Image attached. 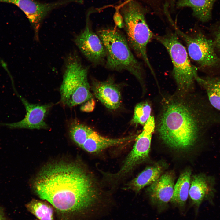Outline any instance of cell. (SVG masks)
Returning <instances> with one entry per match:
<instances>
[{"label":"cell","mask_w":220,"mask_h":220,"mask_svg":"<svg viewBox=\"0 0 220 220\" xmlns=\"http://www.w3.org/2000/svg\"><path fill=\"white\" fill-rule=\"evenodd\" d=\"M33 188L41 199L47 200L62 215L88 211L100 196L91 175L78 163L59 161L48 164L35 179Z\"/></svg>","instance_id":"cell-1"},{"label":"cell","mask_w":220,"mask_h":220,"mask_svg":"<svg viewBox=\"0 0 220 220\" xmlns=\"http://www.w3.org/2000/svg\"><path fill=\"white\" fill-rule=\"evenodd\" d=\"M188 94L179 93L165 100L157 126L161 141L178 150L191 149L202 136L220 125L219 111L208 100L188 98Z\"/></svg>","instance_id":"cell-2"},{"label":"cell","mask_w":220,"mask_h":220,"mask_svg":"<svg viewBox=\"0 0 220 220\" xmlns=\"http://www.w3.org/2000/svg\"><path fill=\"white\" fill-rule=\"evenodd\" d=\"M117 7L123 19V28L129 46L144 61L155 77L147 55V48L155 35L146 22L144 9L135 0H125Z\"/></svg>","instance_id":"cell-3"},{"label":"cell","mask_w":220,"mask_h":220,"mask_svg":"<svg viewBox=\"0 0 220 220\" xmlns=\"http://www.w3.org/2000/svg\"><path fill=\"white\" fill-rule=\"evenodd\" d=\"M97 35L106 51L105 67L116 71H127L144 86V70L132 52L128 41L116 28L100 30Z\"/></svg>","instance_id":"cell-4"},{"label":"cell","mask_w":220,"mask_h":220,"mask_svg":"<svg viewBox=\"0 0 220 220\" xmlns=\"http://www.w3.org/2000/svg\"><path fill=\"white\" fill-rule=\"evenodd\" d=\"M155 39L165 47L173 64L172 74L179 93L188 94L194 86L196 69L191 64L187 49L175 31L168 32L162 35H156Z\"/></svg>","instance_id":"cell-5"},{"label":"cell","mask_w":220,"mask_h":220,"mask_svg":"<svg viewBox=\"0 0 220 220\" xmlns=\"http://www.w3.org/2000/svg\"><path fill=\"white\" fill-rule=\"evenodd\" d=\"M88 71L76 56L71 55L68 57L60 88L62 105L72 108L92 98Z\"/></svg>","instance_id":"cell-6"},{"label":"cell","mask_w":220,"mask_h":220,"mask_svg":"<svg viewBox=\"0 0 220 220\" xmlns=\"http://www.w3.org/2000/svg\"><path fill=\"white\" fill-rule=\"evenodd\" d=\"M175 32L186 44L189 57L200 66L211 67L217 65L219 60L215 51L213 41L200 32L189 34L181 30L175 25Z\"/></svg>","instance_id":"cell-7"},{"label":"cell","mask_w":220,"mask_h":220,"mask_svg":"<svg viewBox=\"0 0 220 220\" xmlns=\"http://www.w3.org/2000/svg\"><path fill=\"white\" fill-rule=\"evenodd\" d=\"M155 126L154 117L151 115L142 132L136 138L132 149L125 158L119 170L112 174L113 177L118 178L124 176L148 158Z\"/></svg>","instance_id":"cell-8"},{"label":"cell","mask_w":220,"mask_h":220,"mask_svg":"<svg viewBox=\"0 0 220 220\" xmlns=\"http://www.w3.org/2000/svg\"><path fill=\"white\" fill-rule=\"evenodd\" d=\"M82 0H62L54 2L43 3L34 0H0V2L11 3L18 7L27 16L38 39L42 22L51 10L72 2L81 3Z\"/></svg>","instance_id":"cell-9"},{"label":"cell","mask_w":220,"mask_h":220,"mask_svg":"<svg viewBox=\"0 0 220 220\" xmlns=\"http://www.w3.org/2000/svg\"><path fill=\"white\" fill-rule=\"evenodd\" d=\"M89 17L85 28L76 37L75 42L89 61L95 65H99L105 61L106 51L99 36L90 29Z\"/></svg>","instance_id":"cell-10"},{"label":"cell","mask_w":220,"mask_h":220,"mask_svg":"<svg viewBox=\"0 0 220 220\" xmlns=\"http://www.w3.org/2000/svg\"><path fill=\"white\" fill-rule=\"evenodd\" d=\"M14 90L24 105L26 114L20 121L13 123H0V126H4L10 129H47L48 126L45 119L51 105H40L29 103L20 95L15 88Z\"/></svg>","instance_id":"cell-11"},{"label":"cell","mask_w":220,"mask_h":220,"mask_svg":"<svg viewBox=\"0 0 220 220\" xmlns=\"http://www.w3.org/2000/svg\"><path fill=\"white\" fill-rule=\"evenodd\" d=\"M174 174L168 172L161 175L148 189L152 202L160 210L166 208L173 197L174 187Z\"/></svg>","instance_id":"cell-12"},{"label":"cell","mask_w":220,"mask_h":220,"mask_svg":"<svg viewBox=\"0 0 220 220\" xmlns=\"http://www.w3.org/2000/svg\"><path fill=\"white\" fill-rule=\"evenodd\" d=\"M215 179L204 174L194 175L190 185L189 195L192 204L198 208L204 201H212L216 190Z\"/></svg>","instance_id":"cell-13"},{"label":"cell","mask_w":220,"mask_h":220,"mask_svg":"<svg viewBox=\"0 0 220 220\" xmlns=\"http://www.w3.org/2000/svg\"><path fill=\"white\" fill-rule=\"evenodd\" d=\"M92 89L95 97L107 108L115 110L120 107L122 99L120 87L112 78L104 81L93 80Z\"/></svg>","instance_id":"cell-14"},{"label":"cell","mask_w":220,"mask_h":220,"mask_svg":"<svg viewBox=\"0 0 220 220\" xmlns=\"http://www.w3.org/2000/svg\"><path fill=\"white\" fill-rule=\"evenodd\" d=\"M135 136L112 138L101 136L94 130L89 135L81 148L91 153L98 152L107 148L123 144L132 140Z\"/></svg>","instance_id":"cell-15"},{"label":"cell","mask_w":220,"mask_h":220,"mask_svg":"<svg viewBox=\"0 0 220 220\" xmlns=\"http://www.w3.org/2000/svg\"><path fill=\"white\" fill-rule=\"evenodd\" d=\"M163 167L160 164H157L147 167L138 176L128 182L125 188L139 192L144 187L150 185L161 176Z\"/></svg>","instance_id":"cell-16"},{"label":"cell","mask_w":220,"mask_h":220,"mask_svg":"<svg viewBox=\"0 0 220 220\" xmlns=\"http://www.w3.org/2000/svg\"><path fill=\"white\" fill-rule=\"evenodd\" d=\"M216 0H179L178 7L191 9L193 15L200 21L205 23L212 18V11Z\"/></svg>","instance_id":"cell-17"},{"label":"cell","mask_w":220,"mask_h":220,"mask_svg":"<svg viewBox=\"0 0 220 220\" xmlns=\"http://www.w3.org/2000/svg\"><path fill=\"white\" fill-rule=\"evenodd\" d=\"M195 80L205 91L211 105L220 111V77H200L197 75Z\"/></svg>","instance_id":"cell-18"},{"label":"cell","mask_w":220,"mask_h":220,"mask_svg":"<svg viewBox=\"0 0 220 220\" xmlns=\"http://www.w3.org/2000/svg\"><path fill=\"white\" fill-rule=\"evenodd\" d=\"M191 171L187 170L179 176L174 185L171 202L180 209L185 207L189 194Z\"/></svg>","instance_id":"cell-19"},{"label":"cell","mask_w":220,"mask_h":220,"mask_svg":"<svg viewBox=\"0 0 220 220\" xmlns=\"http://www.w3.org/2000/svg\"><path fill=\"white\" fill-rule=\"evenodd\" d=\"M25 206L28 210L39 220H54L53 206L46 202L33 199Z\"/></svg>","instance_id":"cell-20"},{"label":"cell","mask_w":220,"mask_h":220,"mask_svg":"<svg viewBox=\"0 0 220 220\" xmlns=\"http://www.w3.org/2000/svg\"><path fill=\"white\" fill-rule=\"evenodd\" d=\"M94 130L90 127L76 121L72 123L69 127V134L71 139L81 148Z\"/></svg>","instance_id":"cell-21"},{"label":"cell","mask_w":220,"mask_h":220,"mask_svg":"<svg viewBox=\"0 0 220 220\" xmlns=\"http://www.w3.org/2000/svg\"><path fill=\"white\" fill-rule=\"evenodd\" d=\"M152 107L147 101L138 103L135 106L131 123L136 125H144L151 115Z\"/></svg>","instance_id":"cell-22"},{"label":"cell","mask_w":220,"mask_h":220,"mask_svg":"<svg viewBox=\"0 0 220 220\" xmlns=\"http://www.w3.org/2000/svg\"><path fill=\"white\" fill-rule=\"evenodd\" d=\"M113 20L116 27L119 28H123V19L117 7H116V11L113 16Z\"/></svg>","instance_id":"cell-23"},{"label":"cell","mask_w":220,"mask_h":220,"mask_svg":"<svg viewBox=\"0 0 220 220\" xmlns=\"http://www.w3.org/2000/svg\"><path fill=\"white\" fill-rule=\"evenodd\" d=\"M214 35V39L213 42L215 48L220 52V24L215 31Z\"/></svg>","instance_id":"cell-24"},{"label":"cell","mask_w":220,"mask_h":220,"mask_svg":"<svg viewBox=\"0 0 220 220\" xmlns=\"http://www.w3.org/2000/svg\"><path fill=\"white\" fill-rule=\"evenodd\" d=\"M87 102L85 103L84 105L81 107V110L82 111L86 112H91L94 109L95 102L94 100L92 98L87 101Z\"/></svg>","instance_id":"cell-25"},{"label":"cell","mask_w":220,"mask_h":220,"mask_svg":"<svg viewBox=\"0 0 220 220\" xmlns=\"http://www.w3.org/2000/svg\"><path fill=\"white\" fill-rule=\"evenodd\" d=\"M0 220H9L6 215L2 207L0 206Z\"/></svg>","instance_id":"cell-26"},{"label":"cell","mask_w":220,"mask_h":220,"mask_svg":"<svg viewBox=\"0 0 220 220\" xmlns=\"http://www.w3.org/2000/svg\"><path fill=\"white\" fill-rule=\"evenodd\" d=\"M142 0L148 1L152 0Z\"/></svg>","instance_id":"cell-27"},{"label":"cell","mask_w":220,"mask_h":220,"mask_svg":"<svg viewBox=\"0 0 220 220\" xmlns=\"http://www.w3.org/2000/svg\"></svg>","instance_id":"cell-28"}]
</instances>
